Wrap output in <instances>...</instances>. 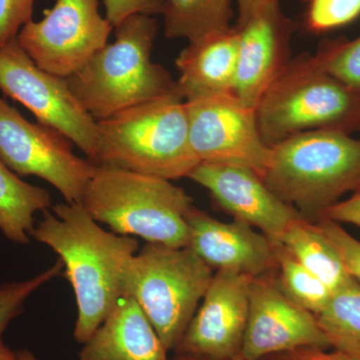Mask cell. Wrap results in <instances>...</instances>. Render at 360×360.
Here are the masks:
<instances>
[{"label":"cell","instance_id":"obj_1","mask_svg":"<svg viewBox=\"0 0 360 360\" xmlns=\"http://www.w3.org/2000/svg\"><path fill=\"white\" fill-rule=\"evenodd\" d=\"M52 210H45L32 238L63 262L77 300L73 338L84 345L123 297V274L139 243L132 236L104 231L80 203L65 201Z\"/></svg>","mask_w":360,"mask_h":360},{"label":"cell","instance_id":"obj_2","mask_svg":"<svg viewBox=\"0 0 360 360\" xmlns=\"http://www.w3.org/2000/svg\"><path fill=\"white\" fill-rule=\"evenodd\" d=\"M96 167L160 179L187 177L200 163L179 89L97 122Z\"/></svg>","mask_w":360,"mask_h":360},{"label":"cell","instance_id":"obj_3","mask_svg":"<svg viewBox=\"0 0 360 360\" xmlns=\"http://www.w3.org/2000/svg\"><path fill=\"white\" fill-rule=\"evenodd\" d=\"M115 28V41L66 78L96 122L177 90L172 75L151 59L158 30L153 16L136 14Z\"/></svg>","mask_w":360,"mask_h":360},{"label":"cell","instance_id":"obj_4","mask_svg":"<svg viewBox=\"0 0 360 360\" xmlns=\"http://www.w3.org/2000/svg\"><path fill=\"white\" fill-rule=\"evenodd\" d=\"M262 179L279 200L315 222L360 186V141L335 130H312L271 146Z\"/></svg>","mask_w":360,"mask_h":360},{"label":"cell","instance_id":"obj_5","mask_svg":"<svg viewBox=\"0 0 360 360\" xmlns=\"http://www.w3.org/2000/svg\"><path fill=\"white\" fill-rule=\"evenodd\" d=\"M82 205L96 222L120 236L172 248L188 246L186 217L193 200L170 180L96 167Z\"/></svg>","mask_w":360,"mask_h":360},{"label":"cell","instance_id":"obj_6","mask_svg":"<svg viewBox=\"0 0 360 360\" xmlns=\"http://www.w3.org/2000/svg\"><path fill=\"white\" fill-rule=\"evenodd\" d=\"M255 116L267 146L302 132L360 130V92L331 77L316 54L292 58L264 92Z\"/></svg>","mask_w":360,"mask_h":360},{"label":"cell","instance_id":"obj_7","mask_svg":"<svg viewBox=\"0 0 360 360\" xmlns=\"http://www.w3.org/2000/svg\"><path fill=\"white\" fill-rule=\"evenodd\" d=\"M213 271L188 246L146 243L125 269L123 296L139 303L165 347L175 350L212 283Z\"/></svg>","mask_w":360,"mask_h":360},{"label":"cell","instance_id":"obj_8","mask_svg":"<svg viewBox=\"0 0 360 360\" xmlns=\"http://www.w3.org/2000/svg\"><path fill=\"white\" fill-rule=\"evenodd\" d=\"M0 90L25 105L39 123L68 137L96 165V120L73 96L68 79L35 65L18 39L0 45Z\"/></svg>","mask_w":360,"mask_h":360},{"label":"cell","instance_id":"obj_9","mask_svg":"<svg viewBox=\"0 0 360 360\" xmlns=\"http://www.w3.org/2000/svg\"><path fill=\"white\" fill-rule=\"evenodd\" d=\"M72 144L58 130L28 122L0 97V160L20 176L49 182L65 202L82 205L96 165L75 155Z\"/></svg>","mask_w":360,"mask_h":360},{"label":"cell","instance_id":"obj_10","mask_svg":"<svg viewBox=\"0 0 360 360\" xmlns=\"http://www.w3.org/2000/svg\"><path fill=\"white\" fill-rule=\"evenodd\" d=\"M112 30L98 0H54L44 18L26 23L16 39L39 68L68 78L108 44Z\"/></svg>","mask_w":360,"mask_h":360},{"label":"cell","instance_id":"obj_11","mask_svg":"<svg viewBox=\"0 0 360 360\" xmlns=\"http://www.w3.org/2000/svg\"><path fill=\"white\" fill-rule=\"evenodd\" d=\"M189 139L200 162L236 165L262 176L271 148L260 134L255 108L233 94L186 99Z\"/></svg>","mask_w":360,"mask_h":360},{"label":"cell","instance_id":"obj_12","mask_svg":"<svg viewBox=\"0 0 360 360\" xmlns=\"http://www.w3.org/2000/svg\"><path fill=\"white\" fill-rule=\"evenodd\" d=\"M302 347H330L315 314L298 305L283 290L277 269L253 277L241 356L260 360Z\"/></svg>","mask_w":360,"mask_h":360},{"label":"cell","instance_id":"obj_13","mask_svg":"<svg viewBox=\"0 0 360 360\" xmlns=\"http://www.w3.org/2000/svg\"><path fill=\"white\" fill-rule=\"evenodd\" d=\"M252 278L238 272L215 271L175 354L212 360L240 355L250 314Z\"/></svg>","mask_w":360,"mask_h":360},{"label":"cell","instance_id":"obj_14","mask_svg":"<svg viewBox=\"0 0 360 360\" xmlns=\"http://www.w3.org/2000/svg\"><path fill=\"white\" fill-rule=\"evenodd\" d=\"M238 37V70L233 94L255 108L258 101L291 59L290 41L296 23L272 0L234 25Z\"/></svg>","mask_w":360,"mask_h":360},{"label":"cell","instance_id":"obj_15","mask_svg":"<svg viewBox=\"0 0 360 360\" xmlns=\"http://www.w3.org/2000/svg\"><path fill=\"white\" fill-rule=\"evenodd\" d=\"M205 187L213 201L233 219L277 240L300 215L272 193L255 170L236 165L200 162L187 175Z\"/></svg>","mask_w":360,"mask_h":360},{"label":"cell","instance_id":"obj_16","mask_svg":"<svg viewBox=\"0 0 360 360\" xmlns=\"http://www.w3.org/2000/svg\"><path fill=\"white\" fill-rule=\"evenodd\" d=\"M186 220L188 248L214 271L226 270L255 277L277 269L271 241L250 225L236 219L220 221L195 206Z\"/></svg>","mask_w":360,"mask_h":360},{"label":"cell","instance_id":"obj_17","mask_svg":"<svg viewBox=\"0 0 360 360\" xmlns=\"http://www.w3.org/2000/svg\"><path fill=\"white\" fill-rule=\"evenodd\" d=\"M167 347L134 298L123 296L78 354L79 360H169Z\"/></svg>","mask_w":360,"mask_h":360},{"label":"cell","instance_id":"obj_18","mask_svg":"<svg viewBox=\"0 0 360 360\" xmlns=\"http://www.w3.org/2000/svg\"><path fill=\"white\" fill-rule=\"evenodd\" d=\"M238 37L236 27L189 41L175 60L177 89L186 99L233 94L238 70Z\"/></svg>","mask_w":360,"mask_h":360},{"label":"cell","instance_id":"obj_19","mask_svg":"<svg viewBox=\"0 0 360 360\" xmlns=\"http://www.w3.org/2000/svg\"><path fill=\"white\" fill-rule=\"evenodd\" d=\"M277 241L303 266L323 281L333 292L352 281V277L345 269L338 251L322 233L316 222L300 214Z\"/></svg>","mask_w":360,"mask_h":360},{"label":"cell","instance_id":"obj_20","mask_svg":"<svg viewBox=\"0 0 360 360\" xmlns=\"http://www.w3.org/2000/svg\"><path fill=\"white\" fill-rule=\"evenodd\" d=\"M51 206L46 189L23 181L0 160V232L18 245L30 243L34 215Z\"/></svg>","mask_w":360,"mask_h":360},{"label":"cell","instance_id":"obj_21","mask_svg":"<svg viewBox=\"0 0 360 360\" xmlns=\"http://www.w3.org/2000/svg\"><path fill=\"white\" fill-rule=\"evenodd\" d=\"M232 0H165L163 16L167 39L193 41L231 27Z\"/></svg>","mask_w":360,"mask_h":360},{"label":"cell","instance_id":"obj_22","mask_svg":"<svg viewBox=\"0 0 360 360\" xmlns=\"http://www.w3.org/2000/svg\"><path fill=\"white\" fill-rule=\"evenodd\" d=\"M315 316L329 347L360 359V285L354 278Z\"/></svg>","mask_w":360,"mask_h":360},{"label":"cell","instance_id":"obj_23","mask_svg":"<svg viewBox=\"0 0 360 360\" xmlns=\"http://www.w3.org/2000/svg\"><path fill=\"white\" fill-rule=\"evenodd\" d=\"M271 241L277 274L283 290L298 305L316 315L328 304L333 291L285 250L279 241Z\"/></svg>","mask_w":360,"mask_h":360},{"label":"cell","instance_id":"obj_24","mask_svg":"<svg viewBox=\"0 0 360 360\" xmlns=\"http://www.w3.org/2000/svg\"><path fill=\"white\" fill-rule=\"evenodd\" d=\"M315 54L328 75L360 92V35L352 40H326Z\"/></svg>","mask_w":360,"mask_h":360},{"label":"cell","instance_id":"obj_25","mask_svg":"<svg viewBox=\"0 0 360 360\" xmlns=\"http://www.w3.org/2000/svg\"><path fill=\"white\" fill-rule=\"evenodd\" d=\"M63 272V264L58 258L56 264L37 276L0 285V340L9 323L22 312L28 298Z\"/></svg>","mask_w":360,"mask_h":360},{"label":"cell","instance_id":"obj_26","mask_svg":"<svg viewBox=\"0 0 360 360\" xmlns=\"http://www.w3.org/2000/svg\"><path fill=\"white\" fill-rule=\"evenodd\" d=\"M305 25L312 33H324L354 22L360 16V0H304Z\"/></svg>","mask_w":360,"mask_h":360},{"label":"cell","instance_id":"obj_27","mask_svg":"<svg viewBox=\"0 0 360 360\" xmlns=\"http://www.w3.org/2000/svg\"><path fill=\"white\" fill-rule=\"evenodd\" d=\"M322 233L328 239L340 255L350 276L360 285V241L354 238L338 222L326 217L316 220Z\"/></svg>","mask_w":360,"mask_h":360},{"label":"cell","instance_id":"obj_28","mask_svg":"<svg viewBox=\"0 0 360 360\" xmlns=\"http://www.w3.org/2000/svg\"><path fill=\"white\" fill-rule=\"evenodd\" d=\"M35 0H0V45L15 39L32 20Z\"/></svg>","mask_w":360,"mask_h":360},{"label":"cell","instance_id":"obj_29","mask_svg":"<svg viewBox=\"0 0 360 360\" xmlns=\"http://www.w3.org/2000/svg\"><path fill=\"white\" fill-rule=\"evenodd\" d=\"M105 18L113 28L136 14L161 15L165 0H103Z\"/></svg>","mask_w":360,"mask_h":360},{"label":"cell","instance_id":"obj_30","mask_svg":"<svg viewBox=\"0 0 360 360\" xmlns=\"http://www.w3.org/2000/svg\"><path fill=\"white\" fill-rule=\"evenodd\" d=\"M322 217L338 224H349L360 227V186L352 191L347 200H340L330 206Z\"/></svg>","mask_w":360,"mask_h":360},{"label":"cell","instance_id":"obj_31","mask_svg":"<svg viewBox=\"0 0 360 360\" xmlns=\"http://www.w3.org/2000/svg\"><path fill=\"white\" fill-rule=\"evenodd\" d=\"M260 360H360L343 352L317 347H302L288 352H278Z\"/></svg>","mask_w":360,"mask_h":360},{"label":"cell","instance_id":"obj_32","mask_svg":"<svg viewBox=\"0 0 360 360\" xmlns=\"http://www.w3.org/2000/svg\"><path fill=\"white\" fill-rule=\"evenodd\" d=\"M272 0H236L238 8V18H243L257 11L260 6L269 4Z\"/></svg>","mask_w":360,"mask_h":360},{"label":"cell","instance_id":"obj_33","mask_svg":"<svg viewBox=\"0 0 360 360\" xmlns=\"http://www.w3.org/2000/svg\"><path fill=\"white\" fill-rule=\"evenodd\" d=\"M0 360H18L16 352H11L4 340H0Z\"/></svg>","mask_w":360,"mask_h":360},{"label":"cell","instance_id":"obj_34","mask_svg":"<svg viewBox=\"0 0 360 360\" xmlns=\"http://www.w3.org/2000/svg\"><path fill=\"white\" fill-rule=\"evenodd\" d=\"M169 360H212V359H200V357H194L191 356V355H184V354H177L175 355L174 357H172V359ZM222 360H245L243 356L238 355V356L232 357V359H222Z\"/></svg>","mask_w":360,"mask_h":360},{"label":"cell","instance_id":"obj_35","mask_svg":"<svg viewBox=\"0 0 360 360\" xmlns=\"http://www.w3.org/2000/svg\"><path fill=\"white\" fill-rule=\"evenodd\" d=\"M16 356H18V360H39V359L28 349L18 350V352H16Z\"/></svg>","mask_w":360,"mask_h":360}]
</instances>
